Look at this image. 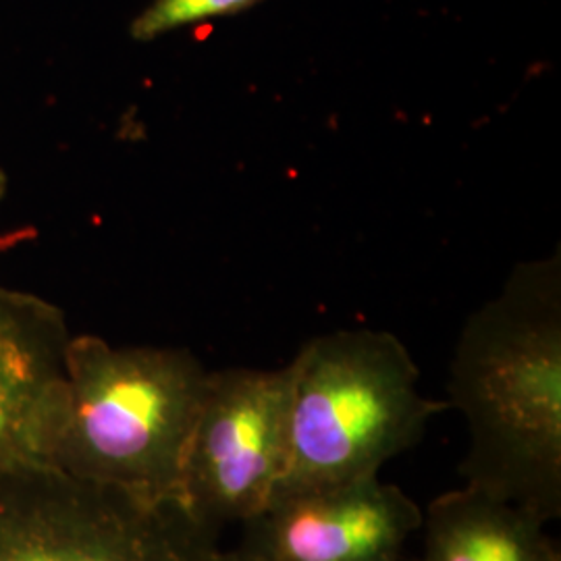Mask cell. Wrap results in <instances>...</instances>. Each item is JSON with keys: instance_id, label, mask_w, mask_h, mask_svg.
<instances>
[{"instance_id": "obj_7", "label": "cell", "mask_w": 561, "mask_h": 561, "mask_svg": "<svg viewBox=\"0 0 561 561\" xmlns=\"http://www.w3.org/2000/svg\"><path fill=\"white\" fill-rule=\"evenodd\" d=\"M69 340L59 306L0 285V472L41 463Z\"/></svg>"}, {"instance_id": "obj_2", "label": "cell", "mask_w": 561, "mask_h": 561, "mask_svg": "<svg viewBox=\"0 0 561 561\" xmlns=\"http://www.w3.org/2000/svg\"><path fill=\"white\" fill-rule=\"evenodd\" d=\"M210 370L185 347L71 335L41 466L150 503H181Z\"/></svg>"}, {"instance_id": "obj_9", "label": "cell", "mask_w": 561, "mask_h": 561, "mask_svg": "<svg viewBox=\"0 0 561 561\" xmlns=\"http://www.w3.org/2000/svg\"><path fill=\"white\" fill-rule=\"evenodd\" d=\"M262 0H152L129 25L136 42L159 41L162 36L208 20L240 15Z\"/></svg>"}, {"instance_id": "obj_11", "label": "cell", "mask_w": 561, "mask_h": 561, "mask_svg": "<svg viewBox=\"0 0 561 561\" xmlns=\"http://www.w3.org/2000/svg\"><path fill=\"white\" fill-rule=\"evenodd\" d=\"M7 190H9V178H7L4 167L0 164V204H2L4 196H7Z\"/></svg>"}, {"instance_id": "obj_1", "label": "cell", "mask_w": 561, "mask_h": 561, "mask_svg": "<svg viewBox=\"0 0 561 561\" xmlns=\"http://www.w3.org/2000/svg\"><path fill=\"white\" fill-rule=\"evenodd\" d=\"M449 408L466 422L463 484L561 516V264L522 262L468 317L456 343Z\"/></svg>"}, {"instance_id": "obj_6", "label": "cell", "mask_w": 561, "mask_h": 561, "mask_svg": "<svg viewBox=\"0 0 561 561\" xmlns=\"http://www.w3.org/2000/svg\"><path fill=\"white\" fill-rule=\"evenodd\" d=\"M241 526V547L268 561H401L422 510L373 477L280 493Z\"/></svg>"}, {"instance_id": "obj_5", "label": "cell", "mask_w": 561, "mask_h": 561, "mask_svg": "<svg viewBox=\"0 0 561 561\" xmlns=\"http://www.w3.org/2000/svg\"><path fill=\"white\" fill-rule=\"evenodd\" d=\"M287 431V366L210 373L185 456L181 505L217 535L254 518L283 477Z\"/></svg>"}, {"instance_id": "obj_10", "label": "cell", "mask_w": 561, "mask_h": 561, "mask_svg": "<svg viewBox=\"0 0 561 561\" xmlns=\"http://www.w3.org/2000/svg\"><path fill=\"white\" fill-rule=\"evenodd\" d=\"M215 561H268L264 560L262 556L259 553H254V551H250V549H245V547H241L238 545L236 549H221L219 553H217V560Z\"/></svg>"}, {"instance_id": "obj_4", "label": "cell", "mask_w": 561, "mask_h": 561, "mask_svg": "<svg viewBox=\"0 0 561 561\" xmlns=\"http://www.w3.org/2000/svg\"><path fill=\"white\" fill-rule=\"evenodd\" d=\"M217 533L181 503L32 463L0 472V561H215Z\"/></svg>"}, {"instance_id": "obj_3", "label": "cell", "mask_w": 561, "mask_h": 561, "mask_svg": "<svg viewBox=\"0 0 561 561\" xmlns=\"http://www.w3.org/2000/svg\"><path fill=\"white\" fill-rule=\"evenodd\" d=\"M287 370V460L275 495L379 477L449 408L422 396L416 362L389 331L319 335Z\"/></svg>"}, {"instance_id": "obj_8", "label": "cell", "mask_w": 561, "mask_h": 561, "mask_svg": "<svg viewBox=\"0 0 561 561\" xmlns=\"http://www.w3.org/2000/svg\"><path fill=\"white\" fill-rule=\"evenodd\" d=\"M539 516L463 484L422 512L421 561H561Z\"/></svg>"}]
</instances>
